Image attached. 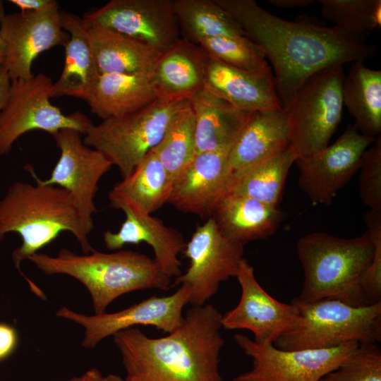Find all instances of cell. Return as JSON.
Listing matches in <instances>:
<instances>
[{
    "mask_svg": "<svg viewBox=\"0 0 381 381\" xmlns=\"http://www.w3.org/2000/svg\"><path fill=\"white\" fill-rule=\"evenodd\" d=\"M234 339L252 359L250 370L233 381H320L349 357L359 344L352 341L327 349L282 350L260 345L242 334Z\"/></svg>",
    "mask_w": 381,
    "mask_h": 381,
    "instance_id": "cell-11",
    "label": "cell"
},
{
    "mask_svg": "<svg viewBox=\"0 0 381 381\" xmlns=\"http://www.w3.org/2000/svg\"><path fill=\"white\" fill-rule=\"evenodd\" d=\"M62 28L70 34L65 47V61L58 80L53 83L52 98L69 96L86 101L99 72L87 41L81 18L61 12Z\"/></svg>",
    "mask_w": 381,
    "mask_h": 381,
    "instance_id": "cell-28",
    "label": "cell"
},
{
    "mask_svg": "<svg viewBox=\"0 0 381 381\" xmlns=\"http://www.w3.org/2000/svg\"><path fill=\"white\" fill-rule=\"evenodd\" d=\"M376 138L363 135L353 124L332 145L295 163L298 184L313 205L328 206L359 170L361 157Z\"/></svg>",
    "mask_w": 381,
    "mask_h": 381,
    "instance_id": "cell-14",
    "label": "cell"
},
{
    "mask_svg": "<svg viewBox=\"0 0 381 381\" xmlns=\"http://www.w3.org/2000/svg\"><path fill=\"white\" fill-rule=\"evenodd\" d=\"M211 217L225 237L244 246L273 234L283 214L276 205L231 193L218 204Z\"/></svg>",
    "mask_w": 381,
    "mask_h": 381,
    "instance_id": "cell-26",
    "label": "cell"
},
{
    "mask_svg": "<svg viewBox=\"0 0 381 381\" xmlns=\"http://www.w3.org/2000/svg\"><path fill=\"white\" fill-rule=\"evenodd\" d=\"M296 160L289 147L235 177L232 193L277 206L289 169Z\"/></svg>",
    "mask_w": 381,
    "mask_h": 381,
    "instance_id": "cell-31",
    "label": "cell"
},
{
    "mask_svg": "<svg viewBox=\"0 0 381 381\" xmlns=\"http://www.w3.org/2000/svg\"><path fill=\"white\" fill-rule=\"evenodd\" d=\"M102 375L96 368H90L80 376L73 377L66 381H101Z\"/></svg>",
    "mask_w": 381,
    "mask_h": 381,
    "instance_id": "cell-42",
    "label": "cell"
},
{
    "mask_svg": "<svg viewBox=\"0 0 381 381\" xmlns=\"http://www.w3.org/2000/svg\"><path fill=\"white\" fill-rule=\"evenodd\" d=\"M216 1L240 24L246 36L263 49L274 68L276 90L284 109L317 71L370 59L375 52V47L366 42L368 36L337 25L327 27L305 19L286 20L254 0Z\"/></svg>",
    "mask_w": 381,
    "mask_h": 381,
    "instance_id": "cell-1",
    "label": "cell"
},
{
    "mask_svg": "<svg viewBox=\"0 0 381 381\" xmlns=\"http://www.w3.org/2000/svg\"><path fill=\"white\" fill-rule=\"evenodd\" d=\"M290 144L291 128L286 110L253 112L228 153L234 176L284 150Z\"/></svg>",
    "mask_w": 381,
    "mask_h": 381,
    "instance_id": "cell-19",
    "label": "cell"
},
{
    "mask_svg": "<svg viewBox=\"0 0 381 381\" xmlns=\"http://www.w3.org/2000/svg\"><path fill=\"white\" fill-rule=\"evenodd\" d=\"M85 20L138 40L163 52L181 38L173 0H111Z\"/></svg>",
    "mask_w": 381,
    "mask_h": 381,
    "instance_id": "cell-17",
    "label": "cell"
},
{
    "mask_svg": "<svg viewBox=\"0 0 381 381\" xmlns=\"http://www.w3.org/2000/svg\"><path fill=\"white\" fill-rule=\"evenodd\" d=\"M11 80L4 64L0 65V112L4 107L11 87Z\"/></svg>",
    "mask_w": 381,
    "mask_h": 381,
    "instance_id": "cell-40",
    "label": "cell"
},
{
    "mask_svg": "<svg viewBox=\"0 0 381 381\" xmlns=\"http://www.w3.org/2000/svg\"><path fill=\"white\" fill-rule=\"evenodd\" d=\"M371 240L374 255L361 282V289L368 306L381 302V212L370 210L364 217Z\"/></svg>",
    "mask_w": 381,
    "mask_h": 381,
    "instance_id": "cell-37",
    "label": "cell"
},
{
    "mask_svg": "<svg viewBox=\"0 0 381 381\" xmlns=\"http://www.w3.org/2000/svg\"><path fill=\"white\" fill-rule=\"evenodd\" d=\"M4 12V4L0 1V20L2 13ZM6 58V47L0 37V65L4 64Z\"/></svg>",
    "mask_w": 381,
    "mask_h": 381,
    "instance_id": "cell-43",
    "label": "cell"
},
{
    "mask_svg": "<svg viewBox=\"0 0 381 381\" xmlns=\"http://www.w3.org/2000/svg\"><path fill=\"white\" fill-rule=\"evenodd\" d=\"M32 177L35 184L15 182L0 200V241L8 233L20 236L22 244L13 251L12 260L27 282L30 279L21 272V262L63 231L75 237L84 254L95 250L68 191L57 186L42 184Z\"/></svg>",
    "mask_w": 381,
    "mask_h": 381,
    "instance_id": "cell-3",
    "label": "cell"
},
{
    "mask_svg": "<svg viewBox=\"0 0 381 381\" xmlns=\"http://www.w3.org/2000/svg\"><path fill=\"white\" fill-rule=\"evenodd\" d=\"M52 85V79L42 73L11 81L6 103L0 112V155L8 153L22 135L32 130L53 135L71 128L85 134L91 120L80 111L64 114L53 105Z\"/></svg>",
    "mask_w": 381,
    "mask_h": 381,
    "instance_id": "cell-9",
    "label": "cell"
},
{
    "mask_svg": "<svg viewBox=\"0 0 381 381\" xmlns=\"http://www.w3.org/2000/svg\"><path fill=\"white\" fill-rule=\"evenodd\" d=\"M122 210L126 219L119 230H108L103 234L107 248L114 250L126 244L146 243L152 248L154 260L160 270L170 278L179 276L181 262L178 255L186 245L182 234L151 214H138L127 208Z\"/></svg>",
    "mask_w": 381,
    "mask_h": 381,
    "instance_id": "cell-20",
    "label": "cell"
},
{
    "mask_svg": "<svg viewBox=\"0 0 381 381\" xmlns=\"http://www.w3.org/2000/svg\"><path fill=\"white\" fill-rule=\"evenodd\" d=\"M81 135L71 128L52 135L61 155L49 179H40L30 165L24 168L42 184L68 191L88 235L94 227L93 214L97 212L95 197L98 183L113 165L101 152L86 145Z\"/></svg>",
    "mask_w": 381,
    "mask_h": 381,
    "instance_id": "cell-10",
    "label": "cell"
},
{
    "mask_svg": "<svg viewBox=\"0 0 381 381\" xmlns=\"http://www.w3.org/2000/svg\"><path fill=\"white\" fill-rule=\"evenodd\" d=\"M158 97L148 73H103L85 102L92 113L104 120L138 111Z\"/></svg>",
    "mask_w": 381,
    "mask_h": 381,
    "instance_id": "cell-27",
    "label": "cell"
},
{
    "mask_svg": "<svg viewBox=\"0 0 381 381\" xmlns=\"http://www.w3.org/2000/svg\"><path fill=\"white\" fill-rule=\"evenodd\" d=\"M300 319L290 332L273 344L282 350L327 349L349 342L359 344L381 340V302L354 307L336 299L313 302L291 301Z\"/></svg>",
    "mask_w": 381,
    "mask_h": 381,
    "instance_id": "cell-6",
    "label": "cell"
},
{
    "mask_svg": "<svg viewBox=\"0 0 381 381\" xmlns=\"http://www.w3.org/2000/svg\"><path fill=\"white\" fill-rule=\"evenodd\" d=\"M188 102V99L159 96L138 111L92 123L83 142L101 152L126 178L158 145L174 117Z\"/></svg>",
    "mask_w": 381,
    "mask_h": 381,
    "instance_id": "cell-7",
    "label": "cell"
},
{
    "mask_svg": "<svg viewBox=\"0 0 381 381\" xmlns=\"http://www.w3.org/2000/svg\"><path fill=\"white\" fill-rule=\"evenodd\" d=\"M101 381H128L125 378L123 379L120 376L114 375V374H109L105 377H102Z\"/></svg>",
    "mask_w": 381,
    "mask_h": 381,
    "instance_id": "cell-44",
    "label": "cell"
},
{
    "mask_svg": "<svg viewBox=\"0 0 381 381\" xmlns=\"http://www.w3.org/2000/svg\"><path fill=\"white\" fill-rule=\"evenodd\" d=\"M190 298L189 286L181 284L171 295L151 296L116 313L87 315L63 306L56 315L82 325L85 328L82 346L93 349L107 337L137 325L152 326L169 334L175 331L183 323L182 310Z\"/></svg>",
    "mask_w": 381,
    "mask_h": 381,
    "instance_id": "cell-13",
    "label": "cell"
},
{
    "mask_svg": "<svg viewBox=\"0 0 381 381\" xmlns=\"http://www.w3.org/2000/svg\"><path fill=\"white\" fill-rule=\"evenodd\" d=\"M198 44L210 59L233 68L253 73L271 71L263 49L246 35L205 39Z\"/></svg>",
    "mask_w": 381,
    "mask_h": 381,
    "instance_id": "cell-33",
    "label": "cell"
},
{
    "mask_svg": "<svg viewBox=\"0 0 381 381\" xmlns=\"http://www.w3.org/2000/svg\"><path fill=\"white\" fill-rule=\"evenodd\" d=\"M205 87L248 112L283 109L272 71H242L210 58Z\"/></svg>",
    "mask_w": 381,
    "mask_h": 381,
    "instance_id": "cell-21",
    "label": "cell"
},
{
    "mask_svg": "<svg viewBox=\"0 0 381 381\" xmlns=\"http://www.w3.org/2000/svg\"><path fill=\"white\" fill-rule=\"evenodd\" d=\"M0 37L6 47L4 65L11 81L30 78L34 60L42 52L68 41L58 4L44 10L4 12Z\"/></svg>",
    "mask_w": 381,
    "mask_h": 381,
    "instance_id": "cell-15",
    "label": "cell"
},
{
    "mask_svg": "<svg viewBox=\"0 0 381 381\" xmlns=\"http://www.w3.org/2000/svg\"><path fill=\"white\" fill-rule=\"evenodd\" d=\"M343 65L324 68L300 87L287 109L290 147L297 159L308 157L324 149L341 119Z\"/></svg>",
    "mask_w": 381,
    "mask_h": 381,
    "instance_id": "cell-8",
    "label": "cell"
},
{
    "mask_svg": "<svg viewBox=\"0 0 381 381\" xmlns=\"http://www.w3.org/2000/svg\"><path fill=\"white\" fill-rule=\"evenodd\" d=\"M189 102L195 118L196 154L229 151L253 113L234 107L206 87Z\"/></svg>",
    "mask_w": 381,
    "mask_h": 381,
    "instance_id": "cell-23",
    "label": "cell"
},
{
    "mask_svg": "<svg viewBox=\"0 0 381 381\" xmlns=\"http://www.w3.org/2000/svg\"><path fill=\"white\" fill-rule=\"evenodd\" d=\"M321 15L350 32L368 36L380 27V0H318Z\"/></svg>",
    "mask_w": 381,
    "mask_h": 381,
    "instance_id": "cell-34",
    "label": "cell"
},
{
    "mask_svg": "<svg viewBox=\"0 0 381 381\" xmlns=\"http://www.w3.org/2000/svg\"><path fill=\"white\" fill-rule=\"evenodd\" d=\"M181 37L198 44L205 39L246 35L216 0H173Z\"/></svg>",
    "mask_w": 381,
    "mask_h": 381,
    "instance_id": "cell-30",
    "label": "cell"
},
{
    "mask_svg": "<svg viewBox=\"0 0 381 381\" xmlns=\"http://www.w3.org/2000/svg\"><path fill=\"white\" fill-rule=\"evenodd\" d=\"M99 74L150 73L162 52L144 42L81 18Z\"/></svg>",
    "mask_w": 381,
    "mask_h": 381,
    "instance_id": "cell-24",
    "label": "cell"
},
{
    "mask_svg": "<svg viewBox=\"0 0 381 381\" xmlns=\"http://www.w3.org/2000/svg\"><path fill=\"white\" fill-rule=\"evenodd\" d=\"M18 342V336L15 327L0 322V361L6 359L15 351Z\"/></svg>",
    "mask_w": 381,
    "mask_h": 381,
    "instance_id": "cell-38",
    "label": "cell"
},
{
    "mask_svg": "<svg viewBox=\"0 0 381 381\" xmlns=\"http://www.w3.org/2000/svg\"><path fill=\"white\" fill-rule=\"evenodd\" d=\"M236 277L241 294L238 305L222 316L226 329H248L260 345L273 344L298 324L300 313L292 303H282L269 295L259 284L253 267L243 258Z\"/></svg>",
    "mask_w": 381,
    "mask_h": 381,
    "instance_id": "cell-16",
    "label": "cell"
},
{
    "mask_svg": "<svg viewBox=\"0 0 381 381\" xmlns=\"http://www.w3.org/2000/svg\"><path fill=\"white\" fill-rule=\"evenodd\" d=\"M21 12L37 11L52 7L58 3L54 0H10Z\"/></svg>",
    "mask_w": 381,
    "mask_h": 381,
    "instance_id": "cell-39",
    "label": "cell"
},
{
    "mask_svg": "<svg viewBox=\"0 0 381 381\" xmlns=\"http://www.w3.org/2000/svg\"><path fill=\"white\" fill-rule=\"evenodd\" d=\"M304 281L301 302L336 299L354 307L367 306L361 282L373 255L368 232L351 238L313 232L296 246Z\"/></svg>",
    "mask_w": 381,
    "mask_h": 381,
    "instance_id": "cell-5",
    "label": "cell"
},
{
    "mask_svg": "<svg viewBox=\"0 0 381 381\" xmlns=\"http://www.w3.org/2000/svg\"><path fill=\"white\" fill-rule=\"evenodd\" d=\"M268 2L277 7L283 8H305L313 4V0H269Z\"/></svg>",
    "mask_w": 381,
    "mask_h": 381,
    "instance_id": "cell-41",
    "label": "cell"
},
{
    "mask_svg": "<svg viewBox=\"0 0 381 381\" xmlns=\"http://www.w3.org/2000/svg\"><path fill=\"white\" fill-rule=\"evenodd\" d=\"M152 150L172 181L193 159L196 155L195 118L190 102L176 114Z\"/></svg>",
    "mask_w": 381,
    "mask_h": 381,
    "instance_id": "cell-32",
    "label": "cell"
},
{
    "mask_svg": "<svg viewBox=\"0 0 381 381\" xmlns=\"http://www.w3.org/2000/svg\"><path fill=\"white\" fill-rule=\"evenodd\" d=\"M243 252L244 246L225 237L210 217L186 243L183 253L190 261L189 267L175 277L174 285H188L189 303L203 306L217 292L221 282L236 276Z\"/></svg>",
    "mask_w": 381,
    "mask_h": 381,
    "instance_id": "cell-12",
    "label": "cell"
},
{
    "mask_svg": "<svg viewBox=\"0 0 381 381\" xmlns=\"http://www.w3.org/2000/svg\"><path fill=\"white\" fill-rule=\"evenodd\" d=\"M229 151L196 154L174 179L168 202L185 213L207 219L222 200L232 192L235 176Z\"/></svg>",
    "mask_w": 381,
    "mask_h": 381,
    "instance_id": "cell-18",
    "label": "cell"
},
{
    "mask_svg": "<svg viewBox=\"0 0 381 381\" xmlns=\"http://www.w3.org/2000/svg\"><path fill=\"white\" fill-rule=\"evenodd\" d=\"M173 181L152 150L127 177L109 193L111 206L127 208L138 214H151L170 196Z\"/></svg>",
    "mask_w": 381,
    "mask_h": 381,
    "instance_id": "cell-25",
    "label": "cell"
},
{
    "mask_svg": "<svg viewBox=\"0 0 381 381\" xmlns=\"http://www.w3.org/2000/svg\"><path fill=\"white\" fill-rule=\"evenodd\" d=\"M222 315L212 304L193 306L167 337L150 338L131 327L113 335L128 381H224Z\"/></svg>",
    "mask_w": 381,
    "mask_h": 381,
    "instance_id": "cell-2",
    "label": "cell"
},
{
    "mask_svg": "<svg viewBox=\"0 0 381 381\" xmlns=\"http://www.w3.org/2000/svg\"><path fill=\"white\" fill-rule=\"evenodd\" d=\"M320 381H381V350L377 343L359 344L334 370Z\"/></svg>",
    "mask_w": 381,
    "mask_h": 381,
    "instance_id": "cell-35",
    "label": "cell"
},
{
    "mask_svg": "<svg viewBox=\"0 0 381 381\" xmlns=\"http://www.w3.org/2000/svg\"><path fill=\"white\" fill-rule=\"evenodd\" d=\"M341 96L358 132L374 138L380 135L381 71L368 68L363 61L353 62L344 76Z\"/></svg>",
    "mask_w": 381,
    "mask_h": 381,
    "instance_id": "cell-29",
    "label": "cell"
},
{
    "mask_svg": "<svg viewBox=\"0 0 381 381\" xmlns=\"http://www.w3.org/2000/svg\"><path fill=\"white\" fill-rule=\"evenodd\" d=\"M209 61L201 46L181 37L159 55L149 73L159 96L189 100L205 87Z\"/></svg>",
    "mask_w": 381,
    "mask_h": 381,
    "instance_id": "cell-22",
    "label": "cell"
},
{
    "mask_svg": "<svg viewBox=\"0 0 381 381\" xmlns=\"http://www.w3.org/2000/svg\"><path fill=\"white\" fill-rule=\"evenodd\" d=\"M28 260L46 274H66L81 282L90 294L95 314L104 313L123 294L149 289L167 290L171 281L154 259L133 250L106 253L95 250L78 255L62 248L56 256L36 253Z\"/></svg>",
    "mask_w": 381,
    "mask_h": 381,
    "instance_id": "cell-4",
    "label": "cell"
},
{
    "mask_svg": "<svg viewBox=\"0 0 381 381\" xmlns=\"http://www.w3.org/2000/svg\"><path fill=\"white\" fill-rule=\"evenodd\" d=\"M359 195L370 210L381 212V137L361 157Z\"/></svg>",
    "mask_w": 381,
    "mask_h": 381,
    "instance_id": "cell-36",
    "label": "cell"
}]
</instances>
